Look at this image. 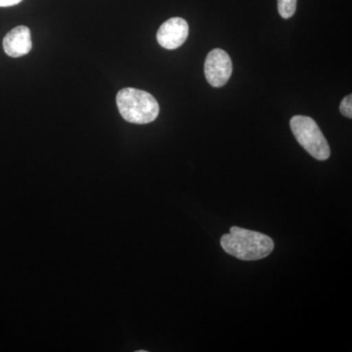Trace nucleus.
<instances>
[{
	"label": "nucleus",
	"mask_w": 352,
	"mask_h": 352,
	"mask_svg": "<svg viewBox=\"0 0 352 352\" xmlns=\"http://www.w3.org/2000/svg\"><path fill=\"white\" fill-rule=\"evenodd\" d=\"M222 249L241 261H258L270 256L274 242L265 234L234 226L220 240Z\"/></svg>",
	"instance_id": "nucleus-1"
},
{
	"label": "nucleus",
	"mask_w": 352,
	"mask_h": 352,
	"mask_svg": "<svg viewBox=\"0 0 352 352\" xmlns=\"http://www.w3.org/2000/svg\"><path fill=\"white\" fill-rule=\"evenodd\" d=\"M22 0H0V7H9L20 3Z\"/></svg>",
	"instance_id": "nucleus-9"
},
{
	"label": "nucleus",
	"mask_w": 352,
	"mask_h": 352,
	"mask_svg": "<svg viewBox=\"0 0 352 352\" xmlns=\"http://www.w3.org/2000/svg\"><path fill=\"white\" fill-rule=\"evenodd\" d=\"M292 132L303 149L318 161H326L331 155L323 132L314 119L305 116H295L289 122Z\"/></svg>",
	"instance_id": "nucleus-3"
},
{
	"label": "nucleus",
	"mask_w": 352,
	"mask_h": 352,
	"mask_svg": "<svg viewBox=\"0 0 352 352\" xmlns=\"http://www.w3.org/2000/svg\"><path fill=\"white\" fill-rule=\"evenodd\" d=\"M31 31L25 25H18L11 30L3 38L4 51L8 56L18 58L32 50Z\"/></svg>",
	"instance_id": "nucleus-6"
},
{
	"label": "nucleus",
	"mask_w": 352,
	"mask_h": 352,
	"mask_svg": "<svg viewBox=\"0 0 352 352\" xmlns=\"http://www.w3.org/2000/svg\"><path fill=\"white\" fill-rule=\"evenodd\" d=\"M120 113L126 122L146 124L154 122L160 113L159 103L153 95L136 88L126 87L117 95Z\"/></svg>",
	"instance_id": "nucleus-2"
},
{
	"label": "nucleus",
	"mask_w": 352,
	"mask_h": 352,
	"mask_svg": "<svg viewBox=\"0 0 352 352\" xmlns=\"http://www.w3.org/2000/svg\"><path fill=\"white\" fill-rule=\"evenodd\" d=\"M231 58L226 51L215 48L208 53L205 62V76L212 87L226 85L232 75Z\"/></svg>",
	"instance_id": "nucleus-4"
},
{
	"label": "nucleus",
	"mask_w": 352,
	"mask_h": 352,
	"mask_svg": "<svg viewBox=\"0 0 352 352\" xmlns=\"http://www.w3.org/2000/svg\"><path fill=\"white\" fill-rule=\"evenodd\" d=\"M189 34L188 23L179 17L171 18L160 27L157 41L162 47L173 50L186 41Z\"/></svg>",
	"instance_id": "nucleus-5"
},
{
	"label": "nucleus",
	"mask_w": 352,
	"mask_h": 352,
	"mask_svg": "<svg viewBox=\"0 0 352 352\" xmlns=\"http://www.w3.org/2000/svg\"><path fill=\"white\" fill-rule=\"evenodd\" d=\"M340 111L344 117L351 119L352 118V95L349 94L340 102Z\"/></svg>",
	"instance_id": "nucleus-8"
},
{
	"label": "nucleus",
	"mask_w": 352,
	"mask_h": 352,
	"mask_svg": "<svg viewBox=\"0 0 352 352\" xmlns=\"http://www.w3.org/2000/svg\"><path fill=\"white\" fill-rule=\"evenodd\" d=\"M278 11L283 19H289L295 15L298 0H277Z\"/></svg>",
	"instance_id": "nucleus-7"
}]
</instances>
